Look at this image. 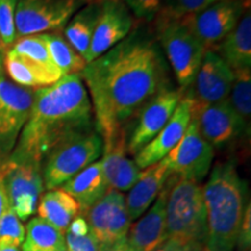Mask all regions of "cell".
<instances>
[{
  "instance_id": "obj_1",
  "label": "cell",
  "mask_w": 251,
  "mask_h": 251,
  "mask_svg": "<svg viewBox=\"0 0 251 251\" xmlns=\"http://www.w3.org/2000/svg\"><path fill=\"white\" fill-rule=\"evenodd\" d=\"M89 90L94 126L103 147L122 135L150 100L168 89V67L156 41L131 33L105 54L86 63L80 74Z\"/></svg>"
},
{
  "instance_id": "obj_2",
  "label": "cell",
  "mask_w": 251,
  "mask_h": 251,
  "mask_svg": "<svg viewBox=\"0 0 251 251\" xmlns=\"http://www.w3.org/2000/svg\"><path fill=\"white\" fill-rule=\"evenodd\" d=\"M93 127L85 84L79 75H67L57 83L35 91L29 118L9 156L41 164L63 140Z\"/></svg>"
},
{
  "instance_id": "obj_3",
  "label": "cell",
  "mask_w": 251,
  "mask_h": 251,
  "mask_svg": "<svg viewBox=\"0 0 251 251\" xmlns=\"http://www.w3.org/2000/svg\"><path fill=\"white\" fill-rule=\"evenodd\" d=\"M247 183L231 162L218 163L202 187L207 216V251H234L250 202Z\"/></svg>"
},
{
  "instance_id": "obj_4",
  "label": "cell",
  "mask_w": 251,
  "mask_h": 251,
  "mask_svg": "<svg viewBox=\"0 0 251 251\" xmlns=\"http://www.w3.org/2000/svg\"><path fill=\"white\" fill-rule=\"evenodd\" d=\"M165 227L168 240L206 244L207 216L202 186L174 176L166 200Z\"/></svg>"
},
{
  "instance_id": "obj_5",
  "label": "cell",
  "mask_w": 251,
  "mask_h": 251,
  "mask_svg": "<svg viewBox=\"0 0 251 251\" xmlns=\"http://www.w3.org/2000/svg\"><path fill=\"white\" fill-rule=\"evenodd\" d=\"M102 151L103 141L96 128L63 140L45 158V187L49 191L63 186L86 166L98 161Z\"/></svg>"
},
{
  "instance_id": "obj_6",
  "label": "cell",
  "mask_w": 251,
  "mask_h": 251,
  "mask_svg": "<svg viewBox=\"0 0 251 251\" xmlns=\"http://www.w3.org/2000/svg\"><path fill=\"white\" fill-rule=\"evenodd\" d=\"M157 37L181 89L192 85L206 49L179 19L157 14Z\"/></svg>"
},
{
  "instance_id": "obj_7",
  "label": "cell",
  "mask_w": 251,
  "mask_h": 251,
  "mask_svg": "<svg viewBox=\"0 0 251 251\" xmlns=\"http://www.w3.org/2000/svg\"><path fill=\"white\" fill-rule=\"evenodd\" d=\"M0 178L4 185L8 205L21 221L36 212L45 184L40 163L8 156L0 164Z\"/></svg>"
},
{
  "instance_id": "obj_8",
  "label": "cell",
  "mask_w": 251,
  "mask_h": 251,
  "mask_svg": "<svg viewBox=\"0 0 251 251\" xmlns=\"http://www.w3.org/2000/svg\"><path fill=\"white\" fill-rule=\"evenodd\" d=\"M91 0H18L17 37L51 33L67 26L70 19Z\"/></svg>"
},
{
  "instance_id": "obj_9",
  "label": "cell",
  "mask_w": 251,
  "mask_h": 251,
  "mask_svg": "<svg viewBox=\"0 0 251 251\" xmlns=\"http://www.w3.org/2000/svg\"><path fill=\"white\" fill-rule=\"evenodd\" d=\"M249 0H219L194 14L179 19L206 50H215L219 43L236 27Z\"/></svg>"
},
{
  "instance_id": "obj_10",
  "label": "cell",
  "mask_w": 251,
  "mask_h": 251,
  "mask_svg": "<svg viewBox=\"0 0 251 251\" xmlns=\"http://www.w3.org/2000/svg\"><path fill=\"white\" fill-rule=\"evenodd\" d=\"M35 91L0 76V157L7 158L29 118Z\"/></svg>"
},
{
  "instance_id": "obj_11",
  "label": "cell",
  "mask_w": 251,
  "mask_h": 251,
  "mask_svg": "<svg viewBox=\"0 0 251 251\" xmlns=\"http://www.w3.org/2000/svg\"><path fill=\"white\" fill-rule=\"evenodd\" d=\"M165 158L172 175L199 184L211 170L214 148L203 139L191 118L183 137Z\"/></svg>"
},
{
  "instance_id": "obj_12",
  "label": "cell",
  "mask_w": 251,
  "mask_h": 251,
  "mask_svg": "<svg viewBox=\"0 0 251 251\" xmlns=\"http://www.w3.org/2000/svg\"><path fill=\"white\" fill-rule=\"evenodd\" d=\"M192 118L200 134L213 148L231 143L246 133L248 128L231 107L228 98L215 103H200L193 100Z\"/></svg>"
},
{
  "instance_id": "obj_13",
  "label": "cell",
  "mask_w": 251,
  "mask_h": 251,
  "mask_svg": "<svg viewBox=\"0 0 251 251\" xmlns=\"http://www.w3.org/2000/svg\"><path fill=\"white\" fill-rule=\"evenodd\" d=\"M84 215L99 244L113 243L127 237L131 226L125 196L112 188Z\"/></svg>"
},
{
  "instance_id": "obj_14",
  "label": "cell",
  "mask_w": 251,
  "mask_h": 251,
  "mask_svg": "<svg viewBox=\"0 0 251 251\" xmlns=\"http://www.w3.org/2000/svg\"><path fill=\"white\" fill-rule=\"evenodd\" d=\"M134 20L124 0H100V13L86 63L105 54L129 35Z\"/></svg>"
},
{
  "instance_id": "obj_15",
  "label": "cell",
  "mask_w": 251,
  "mask_h": 251,
  "mask_svg": "<svg viewBox=\"0 0 251 251\" xmlns=\"http://www.w3.org/2000/svg\"><path fill=\"white\" fill-rule=\"evenodd\" d=\"M181 98V91L168 87L144 106L137 117L136 125L127 142V151L130 155H136L163 129L170 120Z\"/></svg>"
},
{
  "instance_id": "obj_16",
  "label": "cell",
  "mask_w": 251,
  "mask_h": 251,
  "mask_svg": "<svg viewBox=\"0 0 251 251\" xmlns=\"http://www.w3.org/2000/svg\"><path fill=\"white\" fill-rule=\"evenodd\" d=\"M193 99L191 96L180 99L177 108L163 129L135 155V164L139 169L148 168L162 161L177 146L192 118Z\"/></svg>"
},
{
  "instance_id": "obj_17",
  "label": "cell",
  "mask_w": 251,
  "mask_h": 251,
  "mask_svg": "<svg viewBox=\"0 0 251 251\" xmlns=\"http://www.w3.org/2000/svg\"><path fill=\"white\" fill-rule=\"evenodd\" d=\"M234 77V71L214 50H206L193 81V100L200 103L226 100L230 93Z\"/></svg>"
},
{
  "instance_id": "obj_18",
  "label": "cell",
  "mask_w": 251,
  "mask_h": 251,
  "mask_svg": "<svg viewBox=\"0 0 251 251\" xmlns=\"http://www.w3.org/2000/svg\"><path fill=\"white\" fill-rule=\"evenodd\" d=\"M172 181L174 175L166 181L164 188L153 201L149 211H147L142 219H140L136 224L130 226L127 234V241L136 251H156L168 241L165 211L166 200Z\"/></svg>"
},
{
  "instance_id": "obj_19",
  "label": "cell",
  "mask_w": 251,
  "mask_h": 251,
  "mask_svg": "<svg viewBox=\"0 0 251 251\" xmlns=\"http://www.w3.org/2000/svg\"><path fill=\"white\" fill-rule=\"evenodd\" d=\"M172 176L166 158L143 169L139 180L130 188L126 198L128 215L131 221L141 218L162 192Z\"/></svg>"
},
{
  "instance_id": "obj_20",
  "label": "cell",
  "mask_w": 251,
  "mask_h": 251,
  "mask_svg": "<svg viewBox=\"0 0 251 251\" xmlns=\"http://www.w3.org/2000/svg\"><path fill=\"white\" fill-rule=\"evenodd\" d=\"M126 153L127 140L126 135H122L111 144L103 147L102 158L100 159L108 187L119 192L129 191L139 180L142 172L133 159L128 158Z\"/></svg>"
},
{
  "instance_id": "obj_21",
  "label": "cell",
  "mask_w": 251,
  "mask_h": 251,
  "mask_svg": "<svg viewBox=\"0 0 251 251\" xmlns=\"http://www.w3.org/2000/svg\"><path fill=\"white\" fill-rule=\"evenodd\" d=\"M4 67L13 83L29 89L50 86L63 77L58 69L46 67L11 49L4 56Z\"/></svg>"
},
{
  "instance_id": "obj_22",
  "label": "cell",
  "mask_w": 251,
  "mask_h": 251,
  "mask_svg": "<svg viewBox=\"0 0 251 251\" xmlns=\"http://www.w3.org/2000/svg\"><path fill=\"white\" fill-rule=\"evenodd\" d=\"M61 188L76 200L79 211L83 214L89 211L94 203L98 202L109 190L100 161L86 166Z\"/></svg>"
},
{
  "instance_id": "obj_23",
  "label": "cell",
  "mask_w": 251,
  "mask_h": 251,
  "mask_svg": "<svg viewBox=\"0 0 251 251\" xmlns=\"http://www.w3.org/2000/svg\"><path fill=\"white\" fill-rule=\"evenodd\" d=\"M214 51L233 71L251 69V14L244 12L236 27L225 37Z\"/></svg>"
},
{
  "instance_id": "obj_24",
  "label": "cell",
  "mask_w": 251,
  "mask_h": 251,
  "mask_svg": "<svg viewBox=\"0 0 251 251\" xmlns=\"http://www.w3.org/2000/svg\"><path fill=\"white\" fill-rule=\"evenodd\" d=\"M36 211L39 218L63 234L80 212L76 200L61 187L49 190L43 194L37 203Z\"/></svg>"
},
{
  "instance_id": "obj_25",
  "label": "cell",
  "mask_w": 251,
  "mask_h": 251,
  "mask_svg": "<svg viewBox=\"0 0 251 251\" xmlns=\"http://www.w3.org/2000/svg\"><path fill=\"white\" fill-rule=\"evenodd\" d=\"M99 13L100 0H91L70 19L64 28V37L85 61Z\"/></svg>"
},
{
  "instance_id": "obj_26",
  "label": "cell",
  "mask_w": 251,
  "mask_h": 251,
  "mask_svg": "<svg viewBox=\"0 0 251 251\" xmlns=\"http://www.w3.org/2000/svg\"><path fill=\"white\" fill-rule=\"evenodd\" d=\"M48 48L50 58L55 67L62 72L63 76L67 75H79L86 67V61L78 54L64 35L59 33L41 34Z\"/></svg>"
},
{
  "instance_id": "obj_27",
  "label": "cell",
  "mask_w": 251,
  "mask_h": 251,
  "mask_svg": "<svg viewBox=\"0 0 251 251\" xmlns=\"http://www.w3.org/2000/svg\"><path fill=\"white\" fill-rule=\"evenodd\" d=\"M23 251H61L65 247L64 234L45 220L33 218L26 226Z\"/></svg>"
},
{
  "instance_id": "obj_28",
  "label": "cell",
  "mask_w": 251,
  "mask_h": 251,
  "mask_svg": "<svg viewBox=\"0 0 251 251\" xmlns=\"http://www.w3.org/2000/svg\"><path fill=\"white\" fill-rule=\"evenodd\" d=\"M234 83L228 101L238 117L249 126L251 115V69L234 71Z\"/></svg>"
},
{
  "instance_id": "obj_29",
  "label": "cell",
  "mask_w": 251,
  "mask_h": 251,
  "mask_svg": "<svg viewBox=\"0 0 251 251\" xmlns=\"http://www.w3.org/2000/svg\"><path fill=\"white\" fill-rule=\"evenodd\" d=\"M11 50H13L17 54L26 56L33 61L39 62L46 67L57 69L50 58L48 48L41 34L18 37Z\"/></svg>"
},
{
  "instance_id": "obj_30",
  "label": "cell",
  "mask_w": 251,
  "mask_h": 251,
  "mask_svg": "<svg viewBox=\"0 0 251 251\" xmlns=\"http://www.w3.org/2000/svg\"><path fill=\"white\" fill-rule=\"evenodd\" d=\"M25 234L26 228L23 225V221L7 203L0 218V247L14 246L20 248L24 243Z\"/></svg>"
},
{
  "instance_id": "obj_31",
  "label": "cell",
  "mask_w": 251,
  "mask_h": 251,
  "mask_svg": "<svg viewBox=\"0 0 251 251\" xmlns=\"http://www.w3.org/2000/svg\"><path fill=\"white\" fill-rule=\"evenodd\" d=\"M18 0H0V43L7 51L17 41L15 30V8Z\"/></svg>"
},
{
  "instance_id": "obj_32",
  "label": "cell",
  "mask_w": 251,
  "mask_h": 251,
  "mask_svg": "<svg viewBox=\"0 0 251 251\" xmlns=\"http://www.w3.org/2000/svg\"><path fill=\"white\" fill-rule=\"evenodd\" d=\"M219 0H164L161 13L174 19H181L208 7Z\"/></svg>"
},
{
  "instance_id": "obj_33",
  "label": "cell",
  "mask_w": 251,
  "mask_h": 251,
  "mask_svg": "<svg viewBox=\"0 0 251 251\" xmlns=\"http://www.w3.org/2000/svg\"><path fill=\"white\" fill-rule=\"evenodd\" d=\"M135 17L141 20L152 21L162 8V0H124Z\"/></svg>"
},
{
  "instance_id": "obj_34",
  "label": "cell",
  "mask_w": 251,
  "mask_h": 251,
  "mask_svg": "<svg viewBox=\"0 0 251 251\" xmlns=\"http://www.w3.org/2000/svg\"><path fill=\"white\" fill-rule=\"evenodd\" d=\"M64 238L68 251H99L98 241L91 230L83 235H77L67 230L64 233Z\"/></svg>"
},
{
  "instance_id": "obj_35",
  "label": "cell",
  "mask_w": 251,
  "mask_h": 251,
  "mask_svg": "<svg viewBox=\"0 0 251 251\" xmlns=\"http://www.w3.org/2000/svg\"><path fill=\"white\" fill-rule=\"evenodd\" d=\"M251 244V206L248 205L246 213H244L240 229L236 246L240 251H249Z\"/></svg>"
},
{
  "instance_id": "obj_36",
  "label": "cell",
  "mask_w": 251,
  "mask_h": 251,
  "mask_svg": "<svg viewBox=\"0 0 251 251\" xmlns=\"http://www.w3.org/2000/svg\"><path fill=\"white\" fill-rule=\"evenodd\" d=\"M156 251H207V249L205 243L168 240Z\"/></svg>"
},
{
  "instance_id": "obj_37",
  "label": "cell",
  "mask_w": 251,
  "mask_h": 251,
  "mask_svg": "<svg viewBox=\"0 0 251 251\" xmlns=\"http://www.w3.org/2000/svg\"><path fill=\"white\" fill-rule=\"evenodd\" d=\"M99 251H136L128 243L127 237L121 238L117 242L108 244H99Z\"/></svg>"
},
{
  "instance_id": "obj_38",
  "label": "cell",
  "mask_w": 251,
  "mask_h": 251,
  "mask_svg": "<svg viewBox=\"0 0 251 251\" xmlns=\"http://www.w3.org/2000/svg\"><path fill=\"white\" fill-rule=\"evenodd\" d=\"M7 203H8L7 197H6L4 185H2L1 178H0V218H1L2 213H4L6 206H7Z\"/></svg>"
},
{
  "instance_id": "obj_39",
  "label": "cell",
  "mask_w": 251,
  "mask_h": 251,
  "mask_svg": "<svg viewBox=\"0 0 251 251\" xmlns=\"http://www.w3.org/2000/svg\"><path fill=\"white\" fill-rule=\"evenodd\" d=\"M0 251H21L19 247L14 246H1L0 247Z\"/></svg>"
},
{
  "instance_id": "obj_40",
  "label": "cell",
  "mask_w": 251,
  "mask_h": 251,
  "mask_svg": "<svg viewBox=\"0 0 251 251\" xmlns=\"http://www.w3.org/2000/svg\"><path fill=\"white\" fill-rule=\"evenodd\" d=\"M2 69H4V52H0V76L2 75Z\"/></svg>"
},
{
  "instance_id": "obj_41",
  "label": "cell",
  "mask_w": 251,
  "mask_h": 251,
  "mask_svg": "<svg viewBox=\"0 0 251 251\" xmlns=\"http://www.w3.org/2000/svg\"><path fill=\"white\" fill-rule=\"evenodd\" d=\"M0 52H4V50H2V47L0 45Z\"/></svg>"
},
{
  "instance_id": "obj_42",
  "label": "cell",
  "mask_w": 251,
  "mask_h": 251,
  "mask_svg": "<svg viewBox=\"0 0 251 251\" xmlns=\"http://www.w3.org/2000/svg\"><path fill=\"white\" fill-rule=\"evenodd\" d=\"M61 251H68V250H67V248H64V249L61 250Z\"/></svg>"
},
{
  "instance_id": "obj_43",
  "label": "cell",
  "mask_w": 251,
  "mask_h": 251,
  "mask_svg": "<svg viewBox=\"0 0 251 251\" xmlns=\"http://www.w3.org/2000/svg\"><path fill=\"white\" fill-rule=\"evenodd\" d=\"M0 164H1V157H0Z\"/></svg>"
},
{
  "instance_id": "obj_44",
  "label": "cell",
  "mask_w": 251,
  "mask_h": 251,
  "mask_svg": "<svg viewBox=\"0 0 251 251\" xmlns=\"http://www.w3.org/2000/svg\"><path fill=\"white\" fill-rule=\"evenodd\" d=\"M0 45H1V43H0Z\"/></svg>"
}]
</instances>
